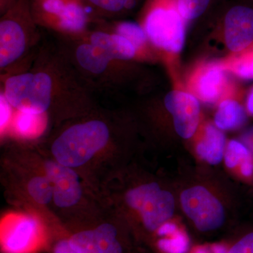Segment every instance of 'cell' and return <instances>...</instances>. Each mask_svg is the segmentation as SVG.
I'll return each mask as SVG.
<instances>
[{
	"label": "cell",
	"mask_w": 253,
	"mask_h": 253,
	"mask_svg": "<svg viewBox=\"0 0 253 253\" xmlns=\"http://www.w3.org/2000/svg\"><path fill=\"white\" fill-rule=\"evenodd\" d=\"M1 83V94L20 112L71 120L97 108L96 96L54 41L44 40L31 66Z\"/></svg>",
	"instance_id": "1"
},
{
	"label": "cell",
	"mask_w": 253,
	"mask_h": 253,
	"mask_svg": "<svg viewBox=\"0 0 253 253\" xmlns=\"http://www.w3.org/2000/svg\"><path fill=\"white\" fill-rule=\"evenodd\" d=\"M245 145L253 153V127L246 131L242 136Z\"/></svg>",
	"instance_id": "26"
},
{
	"label": "cell",
	"mask_w": 253,
	"mask_h": 253,
	"mask_svg": "<svg viewBox=\"0 0 253 253\" xmlns=\"http://www.w3.org/2000/svg\"><path fill=\"white\" fill-rule=\"evenodd\" d=\"M28 191L32 199L39 204H49L54 199L52 183L46 175L32 178L28 184Z\"/></svg>",
	"instance_id": "19"
},
{
	"label": "cell",
	"mask_w": 253,
	"mask_h": 253,
	"mask_svg": "<svg viewBox=\"0 0 253 253\" xmlns=\"http://www.w3.org/2000/svg\"><path fill=\"white\" fill-rule=\"evenodd\" d=\"M225 136L217 127L209 125L204 139L198 144L196 151L200 157L211 165L219 164L224 156Z\"/></svg>",
	"instance_id": "14"
},
{
	"label": "cell",
	"mask_w": 253,
	"mask_h": 253,
	"mask_svg": "<svg viewBox=\"0 0 253 253\" xmlns=\"http://www.w3.org/2000/svg\"><path fill=\"white\" fill-rule=\"evenodd\" d=\"M30 5L38 26L53 36H81L96 22L81 0H30Z\"/></svg>",
	"instance_id": "5"
},
{
	"label": "cell",
	"mask_w": 253,
	"mask_h": 253,
	"mask_svg": "<svg viewBox=\"0 0 253 253\" xmlns=\"http://www.w3.org/2000/svg\"><path fill=\"white\" fill-rule=\"evenodd\" d=\"M227 253H253V231L245 234L229 246Z\"/></svg>",
	"instance_id": "22"
},
{
	"label": "cell",
	"mask_w": 253,
	"mask_h": 253,
	"mask_svg": "<svg viewBox=\"0 0 253 253\" xmlns=\"http://www.w3.org/2000/svg\"><path fill=\"white\" fill-rule=\"evenodd\" d=\"M244 56L236 62L234 72L240 78L253 79V51Z\"/></svg>",
	"instance_id": "21"
},
{
	"label": "cell",
	"mask_w": 253,
	"mask_h": 253,
	"mask_svg": "<svg viewBox=\"0 0 253 253\" xmlns=\"http://www.w3.org/2000/svg\"><path fill=\"white\" fill-rule=\"evenodd\" d=\"M225 163L229 168L241 167V172L246 177L253 174V156L248 146L240 141L232 140L228 144L225 153Z\"/></svg>",
	"instance_id": "17"
},
{
	"label": "cell",
	"mask_w": 253,
	"mask_h": 253,
	"mask_svg": "<svg viewBox=\"0 0 253 253\" xmlns=\"http://www.w3.org/2000/svg\"><path fill=\"white\" fill-rule=\"evenodd\" d=\"M0 104H1V131L4 130L7 126L12 114V109L14 108L8 102L5 96L2 94H0Z\"/></svg>",
	"instance_id": "24"
},
{
	"label": "cell",
	"mask_w": 253,
	"mask_h": 253,
	"mask_svg": "<svg viewBox=\"0 0 253 253\" xmlns=\"http://www.w3.org/2000/svg\"><path fill=\"white\" fill-rule=\"evenodd\" d=\"M18 1V0H0V16L9 11Z\"/></svg>",
	"instance_id": "27"
},
{
	"label": "cell",
	"mask_w": 253,
	"mask_h": 253,
	"mask_svg": "<svg viewBox=\"0 0 253 253\" xmlns=\"http://www.w3.org/2000/svg\"><path fill=\"white\" fill-rule=\"evenodd\" d=\"M211 2L212 0H177L179 12L186 21H193L202 16Z\"/></svg>",
	"instance_id": "20"
},
{
	"label": "cell",
	"mask_w": 253,
	"mask_h": 253,
	"mask_svg": "<svg viewBox=\"0 0 253 253\" xmlns=\"http://www.w3.org/2000/svg\"><path fill=\"white\" fill-rule=\"evenodd\" d=\"M53 253H79L73 249L68 239H60L53 248Z\"/></svg>",
	"instance_id": "25"
},
{
	"label": "cell",
	"mask_w": 253,
	"mask_h": 253,
	"mask_svg": "<svg viewBox=\"0 0 253 253\" xmlns=\"http://www.w3.org/2000/svg\"><path fill=\"white\" fill-rule=\"evenodd\" d=\"M186 21L177 0H147L137 23L153 46L176 54L184 46Z\"/></svg>",
	"instance_id": "4"
},
{
	"label": "cell",
	"mask_w": 253,
	"mask_h": 253,
	"mask_svg": "<svg viewBox=\"0 0 253 253\" xmlns=\"http://www.w3.org/2000/svg\"><path fill=\"white\" fill-rule=\"evenodd\" d=\"M95 21H115L129 12L137 0H81ZM95 22V23H96Z\"/></svg>",
	"instance_id": "13"
},
{
	"label": "cell",
	"mask_w": 253,
	"mask_h": 253,
	"mask_svg": "<svg viewBox=\"0 0 253 253\" xmlns=\"http://www.w3.org/2000/svg\"><path fill=\"white\" fill-rule=\"evenodd\" d=\"M247 120L243 106L234 100L222 101L214 116V123L219 129L224 130L238 129L244 126Z\"/></svg>",
	"instance_id": "16"
},
{
	"label": "cell",
	"mask_w": 253,
	"mask_h": 253,
	"mask_svg": "<svg viewBox=\"0 0 253 253\" xmlns=\"http://www.w3.org/2000/svg\"><path fill=\"white\" fill-rule=\"evenodd\" d=\"M32 15L30 0H18L0 18V77L26 71L44 41Z\"/></svg>",
	"instance_id": "3"
},
{
	"label": "cell",
	"mask_w": 253,
	"mask_h": 253,
	"mask_svg": "<svg viewBox=\"0 0 253 253\" xmlns=\"http://www.w3.org/2000/svg\"><path fill=\"white\" fill-rule=\"evenodd\" d=\"M68 239L79 253H129V244L126 238L110 223L76 231Z\"/></svg>",
	"instance_id": "8"
},
{
	"label": "cell",
	"mask_w": 253,
	"mask_h": 253,
	"mask_svg": "<svg viewBox=\"0 0 253 253\" xmlns=\"http://www.w3.org/2000/svg\"><path fill=\"white\" fill-rule=\"evenodd\" d=\"M180 201L184 212L201 232L217 230L224 224L225 215L222 205L204 186L184 190Z\"/></svg>",
	"instance_id": "7"
},
{
	"label": "cell",
	"mask_w": 253,
	"mask_h": 253,
	"mask_svg": "<svg viewBox=\"0 0 253 253\" xmlns=\"http://www.w3.org/2000/svg\"><path fill=\"white\" fill-rule=\"evenodd\" d=\"M229 246L221 243H212L196 246L188 253H227Z\"/></svg>",
	"instance_id": "23"
},
{
	"label": "cell",
	"mask_w": 253,
	"mask_h": 253,
	"mask_svg": "<svg viewBox=\"0 0 253 253\" xmlns=\"http://www.w3.org/2000/svg\"><path fill=\"white\" fill-rule=\"evenodd\" d=\"M165 106L170 113L174 127L179 136L189 139L199 126L201 107L194 95L181 91H172L165 98Z\"/></svg>",
	"instance_id": "9"
},
{
	"label": "cell",
	"mask_w": 253,
	"mask_h": 253,
	"mask_svg": "<svg viewBox=\"0 0 253 253\" xmlns=\"http://www.w3.org/2000/svg\"><path fill=\"white\" fill-rule=\"evenodd\" d=\"M226 84L227 79L223 68L211 65L202 70L196 78L195 91L203 101L213 104L222 96Z\"/></svg>",
	"instance_id": "12"
},
{
	"label": "cell",
	"mask_w": 253,
	"mask_h": 253,
	"mask_svg": "<svg viewBox=\"0 0 253 253\" xmlns=\"http://www.w3.org/2000/svg\"><path fill=\"white\" fill-rule=\"evenodd\" d=\"M38 223L34 218L25 217L18 220L5 240L8 252H22L36 235Z\"/></svg>",
	"instance_id": "15"
},
{
	"label": "cell",
	"mask_w": 253,
	"mask_h": 253,
	"mask_svg": "<svg viewBox=\"0 0 253 253\" xmlns=\"http://www.w3.org/2000/svg\"><path fill=\"white\" fill-rule=\"evenodd\" d=\"M126 199L128 206L140 214L146 231L155 235L172 217L175 206L172 195L154 182L129 190Z\"/></svg>",
	"instance_id": "6"
},
{
	"label": "cell",
	"mask_w": 253,
	"mask_h": 253,
	"mask_svg": "<svg viewBox=\"0 0 253 253\" xmlns=\"http://www.w3.org/2000/svg\"><path fill=\"white\" fill-rule=\"evenodd\" d=\"M223 28L228 48L241 52L253 43V8L236 5L226 11Z\"/></svg>",
	"instance_id": "11"
},
{
	"label": "cell",
	"mask_w": 253,
	"mask_h": 253,
	"mask_svg": "<svg viewBox=\"0 0 253 253\" xmlns=\"http://www.w3.org/2000/svg\"><path fill=\"white\" fill-rule=\"evenodd\" d=\"M247 109L249 112L253 116V88L250 91L247 99Z\"/></svg>",
	"instance_id": "28"
},
{
	"label": "cell",
	"mask_w": 253,
	"mask_h": 253,
	"mask_svg": "<svg viewBox=\"0 0 253 253\" xmlns=\"http://www.w3.org/2000/svg\"><path fill=\"white\" fill-rule=\"evenodd\" d=\"M111 112L98 108L84 116L71 119L55 134L51 152L55 161L69 168H78L106 149L117 134Z\"/></svg>",
	"instance_id": "2"
},
{
	"label": "cell",
	"mask_w": 253,
	"mask_h": 253,
	"mask_svg": "<svg viewBox=\"0 0 253 253\" xmlns=\"http://www.w3.org/2000/svg\"><path fill=\"white\" fill-rule=\"evenodd\" d=\"M18 112L15 126L20 135L24 137H35L42 132L47 119L46 115Z\"/></svg>",
	"instance_id": "18"
},
{
	"label": "cell",
	"mask_w": 253,
	"mask_h": 253,
	"mask_svg": "<svg viewBox=\"0 0 253 253\" xmlns=\"http://www.w3.org/2000/svg\"><path fill=\"white\" fill-rule=\"evenodd\" d=\"M46 176L54 187V202L59 208L72 207L81 199L82 187L79 176L72 168L55 161L44 163Z\"/></svg>",
	"instance_id": "10"
}]
</instances>
